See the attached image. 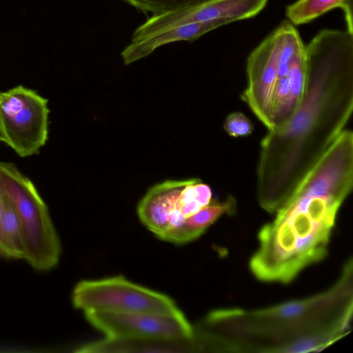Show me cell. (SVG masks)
Returning <instances> with one entry per match:
<instances>
[{
	"instance_id": "8fae6325",
	"label": "cell",
	"mask_w": 353,
	"mask_h": 353,
	"mask_svg": "<svg viewBox=\"0 0 353 353\" xmlns=\"http://www.w3.org/2000/svg\"><path fill=\"white\" fill-rule=\"evenodd\" d=\"M340 8L344 12L347 30L353 33L352 0H297L286 8V17L292 25L310 22L329 10Z\"/></svg>"
},
{
	"instance_id": "3957f363",
	"label": "cell",
	"mask_w": 353,
	"mask_h": 353,
	"mask_svg": "<svg viewBox=\"0 0 353 353\" xmlns=\"http://www.w3.org/2000/svg\"><path fill=\"white\" fill-rule=\"evenodd\" d=\"M0 182L22 228L23 260L38 271L52 269L60 259L61 243L48 206L35 185L13 163L1 161Z\"/></svg>"
},
{
	"instance_id": "277c9868",
	"label": "cell",
	"mask_w": 353,
	"mask_h": 353,
	"mask_svg": "<svg viewBox=\"0 0 353 353\" xmlns=\"http://www.w3.org/2000/svg\"><path fill=\"white\" fill-rule=\"evenodd\" d=\"M74 307L83 312L184 315L168 295L134 283L123 276L79 281L72 294Z\"/></svg>"
},
{
	"instance_id": "52a82bcc",
	"label": "cell",
	"mask_w": 353,
	"mask_h": 353,
	"mask_svg": "<svg viewBox=\"0 0 353 353\" xmlns=\"http://www.w3.org/2000/svg\"><path fill=\"white\" fill-rule=\"evenodd\" d=\"M281 32L279 26L250 54L246 65L247 85L241 96L268 130L273 128V106Z\"/></svg>"
},
{
	"instance_id": "2e32d148",
	"label": "cell",
	"mask_w": 353,
	"mask_h": 353,
	"mask_svg": "<svg viewBox=\"0 0 353 353\" xmlns=\"http://www.w3.org/2000/svg\"><path fill=\"white\" fill-rule=\"evenodd\" d=\"M7 196L0 182V221L5 212Z\"/></svg>"
},
{
	"instance_id": "7a4b0ae2",
	"label": "cell",
	"mask_w": 353,
	"mask_h": 353,
	"mask_svg": "<svg viewBox=\"0 0 353 353\" xmlns=\"http://www.w3.org/2000/svg\"><path fill=\"white\" fill-rule=\"evenodd\" d=\"M352 183L353 134L345 130L261 229L259 248L250 261L254 275L287 283L323 259Z\"/></svg>"
},
{
	"instance_id": "6da1fadb",
	"label": "cell",
	"mask_w": 353,
	"mask_h": 353,
	"mask_svg": "<svg viewBox=\"0 0 353 353\" xmlns=\"http://www.w3.org/2000/svg\"><path fill=\"white\" fill-rule=\"evenodd\" d=\"M304 97L283 126L261 142V205L276 210L342 132L353 109V33L323 29L305 46Z\"/></svg>"
},
{
	"instance_id": "4fadbf2b",
	"label": "cell",
	"mask_w": 353,
	"mask_h": 353,
	"mask_svg": "<svg viewBox=\"0 0 353 353\" xmlns=\"http://www.w3.org/2000/svg\"><path fill=\"white\" fill-rule=\"evenodd\" d=\"M0 255L10 259H24L25 243L17 214L7 198L0 221Z\"/></svg>"
},
{
	"instance_id": "8992f818",
	"label": "cell",
	"mask_w": 353,
	"mask_h": 353,
	"mask_svg": "<svg viewBox=\"0 0 353 353\" xmlns=\"http://www.w3.org/2000/svg\"><path fill=\"white\" fill-rule=\"evenodd\" d=\"M86 320L105 338L124 341H158L190 338L194 327L185 315L148 313L84 312Z\"/></svg>"
},
{
	"instance_id": "9c48e42d",
	"label": "cell",
	"mask_w": 353,
	"mask_h": 353,
	"mask_svg": "<svg viewBox=\"0 0 353 353\" xmlns=\"http://www.w3.org/2000/svg\"><path fill=\"white\" fill-rule=\"evenodd\" d=\"M185 180H168L152 187L137 206L142 223L158 238L165 232L178 197L188 183Z\"/></svg>"
},
{
	"instance_id": "7c38bea8",
	"label": "cell",
	"mask_w": 353,
	"mask_h": 353,
	"mask_svg": "<svg viewBox=\"0 0 353 353\" xmlns=\"http://www.w3.org/2000/svg\"><path fill=\"white\" fill-rule=\"evenodd\" d=\"M235 202L229 198L223 202L212 201L194 214L184 221L175 241L176 244H183L199 237L223 214L232 212Z\"/></svg>"
},
{
	"instance_id": "ba28073f",
	"label": "cell",
	"mask_w": 353,
	"mask_h": 353,
	"mask_svg": "<svg viewBox=\"0 0 353 353\" xmlns=\"http://www.w3.org/2000/svg\"><path fill=\"white\" fill-rule=\"evenodd\" d=\"M268 0H209L189 8L150 16L134 31L131 41L177 26L197 22L216 21L225 26L254 17Z\"/></svg>"
},
{
	"instance_id": "5bb4252c",
	"label": "cell",
	"mask_w": 353,
	"mask_h": 353,
	"mask_svg": "<svg viewBox=\"0 0 353 353\" xmlns=\"http://www.w3.org/2000/svg\"><path fill=\"white\" fill-rule=\"evenodd\" d=\"M148 17L181 10L205 3L209 0H121Z\"/></svg>"
},
{
	"instance_id": "30bf717a",
	"label": "cell",
	"mask_w": 353,
	"mask_h": 353,
	"mask_svg": "<svg viewBox=\"0 0 353 353\" xmlns=\"http://www.w3.org/2000/svg\"><path fill=\"white\" fill-rule=\"evenodd\" d=\"M223 26L216 21L191 23L160 32L137 41H130L121 52L125 65L152 54L157 48L176 41L193 42L203 34Z\"/></svg>"
},
{
	"instance_id": "9a60e30c",
	"label": "cell",
	"mask_w": 353,
	"mask_h": 353,
	"mask_svg": "<svg viewBox=\"0 0 353 353\" xmlns=\"http://www.w3.org/2000/svg\"><path fill=\"white\" fill-rule=\"evenodd\" d=\"M223 128L229 136L235 138L247 137L254 130L252 121L241 112H234L228 115Z\"/></svg>"
},
{
	"instance_id": "5b68a950",
	"label": "cell",
	"mask_w": 353,
	"mask_h": 353,
	"mask_svg": "<svg viewBox=\"0 0 353 353\" xmlns=\"http://www.w3.org/2000/svg\"><path fill=\"white\" fill-rule=\"evenodd\" d=\"M48 103L22 85L0 91V141L20 157L38 154L48 139Z\"/></svg>"
}]
</instances>
